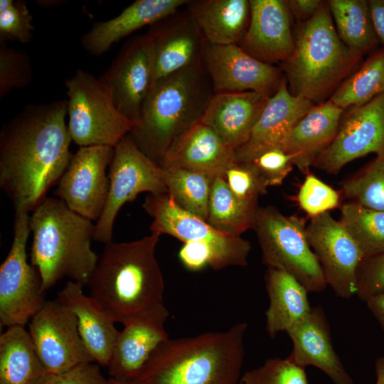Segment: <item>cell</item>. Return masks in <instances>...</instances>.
<instances>
[{
	"label": "cell",
	"instance_id": "1",
	"mask_svg": "<svg viewBox=\"0 0 384 384\" xmlns=\"http://www.w3.org/2000/svg\"><path fill=\"white\" fill-rule=\"evenodd\" d=\"M68 100L29 105L2 126L0 187L15 212H29L58 183L73 154Z\"/></svg>",
	"mask_w": 384,
	"mask_h": 384
},
{
	"label": "cell",
	"instance_id": "2",
	"mask_svg": "<svg viewBox=\"0 0 384 384\" xmlns=\"http://www.w3.org/2000/svg\"><path fill=\"white\" fill-rule=\"evenodd\" d=\"M248 324L167 338L129 384H238Z\"/></svg>",
	"mask_w": 384,
	"mask_h": 384
},
{
	"label": "cell",
	"instance_id": "3",
	"mask_svg": "<svg viewBox=\"0 0 384 384\" xmlns=\"http://www.w3.org/2000/svg\"><path fill=\"white\" fill-rule=\"evenodd\" d=\"M159 237L151 233L105 245L87 285L114 322L124 324L164 304V277L155 254Z\"/></svg>",
	"mask_w": 384,
	"mask_h": 384
},
{
	"label": "cell",
	"instance_id": "4",
	"mask_svg": "<svg viewBox=\"0 0 384 384\" xmlns=\"http://www.w3.org/2000/svg\"><path fill=\"white\" fill-rule=\"evenodd\" d=\"M214 93L202 61L163 78L153 84L129 134L161 167L172 144L201 122Z\"/></svg>",
	"mask_w": 384,
	"mask_h": 384
},
{
	"label": "cell",
	"instance_id": "5",
	"mask_svg": "<svg viewBox=\"0 0 384 384\" xmlns=\"http://www.w3.org/2000/svg\"><path fill=\"white\" fill-rule=\"evenodd\" d=\"M33 233L31 263L45 292L65 277L87 284L98 262L91 247L95 225L57 197L46 196L29 218Z\"/></svg>",
	"mask_w": 384,
	"mask_h": 384
},
{
	"label": "cell",
	"instance_id": "6",
	"mask_svg": "<svg viewBox=\"0 0 384 384\" xmlns=\"http://www.w3.org/2000/svg\"><path fill=\"white\" fill-rule=\"evenodd\" d=\"M336 32L328 4L301 26L294 53L282 63L292 94L323 102L362 57Z\"/></svg>",
	"mask_w": 384,
	"mask_h": 384
},
{
	"label": "cell",
	"instance_id": "7",
	"mask_svg": "<svg viewBox=\"0 0 384 384\" xmlns=\"http://www.w3.org/2000/svg\"><path fill=\"white\" fill-rule=\"evenodd\" d=\"M267 267L284 270L308 292H321L327 283L307 238L306 220L286 216L274 206L258 208L252 227Z\"/></svg>",
	"mask_w": 384,
	"mask_h": 384
},
{
	"label": "cell",
	"instance_id": "8",
	"mask_svg": "<svg viewBox=\"0 0 384 384\" xmlns=\"http://www.w3.org/2000/svg\"><path fill=\"white\" fill-rule=\"evenodd\" d=\"M68 128L72 141L81 146H115L134 124L117 109L107 85L91 73L77 70L66 80Z\"/></svg>",
	"mask_w": 384,
	"mask_h": 384
},
{
	"label": "cell",
	"instance_id": "9",
	"mask_svg": "<svg viewBox=\"0 0 384 384\" xmlns=\"http://www.w3.org/2000/svg\"><path fill=\"white\" fill-rule=\"evenodd\" d=\"M29 218L15 212L12 245L0 267L1 328L25 326L46 302L41 274L27 260Z\"/></svg>",
	"mask_w": 384,
	"mask_h": 384
},
{
	"label": "cell",
	"instance_id": "10",
	"mask_svg": "<svg viewBox=\"0 0 384 384\" xmlns=\"http://www.w3.org/2000/svg\"><path fill=\"white\" fill-rule=\"evenodd\" d=\"M163 174V168L139 149L129 134L122 139L114 147L109 166V194L103 213L95 224L94 240L105 245L112 242L119 210L138 194L168 193Z\"/></svg>",
	"mask_w": 384,
	"mask_h": 384
},
{
	"label": "cell",
	"instance_id": "11",
	"mask_svg": "<svg viewBox=\"0 0 384 384\" xmlns=\"http://www.w3.org/2000/svg\"><path fill=\"white\" fill-rule=\"evenodd\" d=\"M143 208L154 219L150 226L151 233L170 235L184 243L207 245L213 255L212 269L247 265L251 250L248 240L216 230L206 220L177 206L168 193L149 194Z\"/></svg>",
	"mask_w": 384,
	"mask_h": 384
},
{
	"label": "cell",
	"instance_id": "12",
	"mask_svg": "<svg viewBox=\"0 0 384 384\" xmlns=\"http://www.w3.org/2000/svg\"><path fill=\"white\" fill-rule=\"evenodd\" d=\"M28 331L50 375L95 362L81 339L75 316L57 298L46 302L29 321Z\"/></svg>",
	"mask_w": 384,
	"mask_h": 384
},
{
	"label": "cell",
	"instance_id": "13",
	"mask_svg": "<svg viewBox=\"0 0 384 384\" xmlns=\"http://www.w3.org/2000/svg\"><path fill=\"white\" fill-rule=\"evenodd\" d=\"M114 153V148L109 146L80 147L60 177L55 196L75 213L97 221L109 194L106 170Z\"/></svg>",
	"mask_w": 384,
	"mask_h": 384
},
{
	"label": "cell",
	"instance_id": "14",
	"mask_svg": "<svg viewBox=\"0 0 384 384\" xmlns=\"http://www.w3.org/2000/svg\"><path fill=\"white\" fill-rule=\"evenodd\" d=\"M384 153V92L353 108L340 123L332 142L316 158L313 166L336 174L358 158Z\"/></svg>",
	"mask_w": 384,
	"mask_h": 384
},
{
	"label": "cell",
	"instance_id": "15",
	"mask_svg": "<svg viewBox=\"0 0 384 384\" xmlns=\"http://www.w3.org/2000/svg\"><path fill=\"white\" fill-rule=\"evenodd\" d=\"M306 235L327 285L338 297L356 295L358 269L364 257L340 220L330 212L311 218Z\"/></svg>",
	"mask_w": 384,
	"mask_h": 384
},
{
	"label": "cell",
	"instance_id": "16",
	"mask_svg": "<svg viewBox=\"0 0 384 384\" xmlns=\"http://www.w3.org/2000/svg\"><path fill=\"white\" fill-rule=\"evenodd\" d=\"M143 37L150 59L153 84L202 61L206 41L186 9H178L151 24Z\"/></svg>",
	"mask_w": 384,
	"mask_h": 384
},
{
	"label": "cell",
	"instance_id": "17",
	"mask_svg": "<svg viewBox=\"0 0 384 384\" xmlns=\"http://www.w3.org/2000/svg\"><path fill=\"white\" fill-rule=\"evenodd\" d=\"M202 62L215 93L251 91L271 97L284 78L280 69L255 58L238 45L206 42Z\"/></svg>",
	"mask_w": 384,
	"mask_h": 384
},
{
	"label": "cell",
	"instance_id": "18",
	"mask_svg": "<svg viewBox=\"0 0 384 384\" xmlns=\"http://www.w3.org/2000/svg\"><path fill=\"white\" fill-rule=\"evenodd\" d=\"M99 78L108 87L118 111L135 126L153 84L143 36L127 41Z\"/></svg>",
	"mask_w": 384,
	"mask_h": 384
},
{
	"label": "cell",
	"instance_id": "19",
	"mask_svg": "<svg viewBox=\"0 0 384 384\" xmlns=\"http://www.w3.org/2000/svg\"><path fill=\"white\" fill-rule=\"evenodd\" d=\"M169 315L164 304L123 324L107 366L112 378L129 383L137 375L154 350L169 338L164 326Z\"/></svg>",
	"mask_w": 384,
	"mask_h": 384
},
{
	"label": "cell",
	"instance_id": "20",
	"mask_svg": "<svg viewBox=\"0 0 384 384\" xmlns=\"http://www.w3.org/2000/svg\"><path fill=\"white\" fill-rule=\"evenodd\" d=\"M250 6L248 28L239 46L266 63L287 61L293 54L295 46L287 2L250 0Z\"/></svg>",
	"mask_w": 384,
	"mask_h": 384
},
{
	"label": "cell",
	"instance_id": "21",
	"mask_svg": "<svg viewBox=\"0 0 384 384\" xmlns=\"http://www.w3.org/2000/svg\"><path fill=\"white\" fill-rule=\"evenodd\" d=\"M313 105L292 95L284 77L277 92L268 99L248 140L235 150L236 161L249 163L267 150L281 148L289 132Z\"/></svg>",
	"mask_w": 384,
	"mask_h": 384
},
{
	"label": "cell",
	"instance_id": "22",
	"mask_svg": "<svg viewBox=\"0 0 384 384\" xmlns=\"http://www.w3.org/2000/svg\"><path fill=\"white\" fill-rule=\"evenodd\" d=\"M293 344L287 358L305 368L312 366L322 370L334 384H354L334 348L330 326L321 306L310 312L287 332Z\"/></svg>",
	"mask_w": 384,
	"mask_h": 384
},
{
	"label": "cell",
	"instance_id": "23",
	"mask_svg": "<svg viewBox=\"0 0 384 384\" xmlns=\"http://www.w3.org/2000/svg\"><path fill=\"white\" fill-rule=\"evenodd\" d=\"M269 98L251 91L214 93L201 122L235 151L248 140Z\"/></svg>",
	"mask_w": 384,
	"mask_h": 384
},
{
	"label": "cell",
	"instance_id": "24",
	"mask_svg": "<svg viewBox=\"0 0 384 384\" xmlns=\"http://www.w3.org/2000/svg\"><path fill=\"white\" fill-rule=\"evenodd\" d=\"M235 161V151L210 127L200 122L172 144L161 168H184L215 178L223 176Z\"/></svg>",
	"mask_w": 384,
	"mask_h": 384
},
{
	"label": "cell",
	"instance_id": "25",
	"mask_svg": "<svg viewBox=\"0 0 384 384\" xmlns=\"http://www.w3.org/2000/svg\"><path fill=\"white\" fill-rule=\"evenodd\" d=\"M83 286L68 281L58 292L57 299L75 316L80 336L93 361L107 367L119 331L98 303L84 294Z\"/></svg>",
	"mask_w": 384,
	"mask_h": 384
},
{
	"label": "cell",
	"instance_id": "26",
	"mask_svg": "<svg viewBox=\"0 0 384 384\" xmlns=\"http://www.w3.org/2000/svg\"><path fill=\"white\" fill-rule=\"evenodd\" d=\"M343 110L331 100L323 102L313 106L289 132L281 148L300 171L310 172L317 156L332 142Z\"/></svg>",
	"mask_w": 384,
	"mask_h": 384
},
{
	"label": "cell",
	"instance_id": "27",
	"mask_svg": "<svg viewBox=\"0 0 384 384\" xmlns=\"http://www.w3.org/2000/svg\"><path fill=\"white\" fill-rule=\"evenodd\" d=\"M187 0H137L117 16L95 23L81 38L84 49L100 56L135 31L150 26L185 6Z\"/></svg>",
	"mask_w": 384,
	"mask_h": 384
},
{
	"label": "cell",
	"instance_id": "28",
	"mask_svg": "<svg viewBox=\"0 0 384 384\" xmlns=\"http://www.w3.org/2000/svg\"><path fill=\"white\" fill-rule=\"evenodd\" d=\"M185 6L206 43L239 46L242 41L250 22V1L192 0Z\"/></svg>",
	"mask_w": 384,
	"mask_h": 384
},
{
	"label": "cell",
	"instance_id": "29",
	"mask_svg": "<svg viewBox=\"0 0 384 384\" xmlns=\"http://www.w3.org/2000/svg\"><path fill=\"white\" fill-rule=\"evenodd\" d=\"M269 306L265 311L266 331L271 338L287 332L311 311L308 290L288 272L267 267L265 274Z\"/></svg>",
	"mask_w": 384,
	"mask_h": 384
},
{
	"label": "cell",
	"instance_id": "30",
	"mask_svg": "<svg viewBox=\"0 0 384 384\" xmlns=\"http://www.w3.org/2000/svg\"><path fill=\"white\" fill-rule=\"evenodd\" d=\"M50 375L25 326H10L1 334L0 384H43Z\"/></svg>",
	"mask_w": 384,
	"mask_h": 384
},
{
	"label": "cell",
	"instance_id": "31",
	"mask_svg": "<svg viewBox=\"0 0 384 384\" xmlns=\"http://www.w3.org/2000/svg\"><path fill=\"white\" fill-rule=\"evenodd\" d=\"M257 203L242 201L228 188L223 176L213 180L206 221L216 230L232 236L252 227L258 209Z\"/></svg>",
	"mask_w": 384,
	"mask_h": 384
},
{
	"label": "cell",
	"instance_id": "32",
	"mask_svg": "<svg viewBox=\"0 0 384 384\" xmlns=\"http://www.w3.org/2000/svg\"><path fill=\"white\" fill-rule=\"evenodd\" d=\"M340 39L362 55L373 49L379 41L366 0H330L327 1Z\"/></svg>",
	"mask_w": 384,
	"mask_h": 384
},
{
	"label": "cell",
	"instance_id": "33",
	"mask_svg": "<svg viewBox=\"0 0 384 384\" xmlns=\"http://www.w3.org/2000/svg\"><path fill=\"white\" fill-rule=\"evenodd\" d=\"M163 169L171 200L181 209L206 220L214 178L184 168L171 166Z\"/></svg>",
	"mask_w": 384,
	"mask_h": 384
},
{
	"label": "cell",
	"instance_id": "34",
	"mask_svg": "<svg viewBox=\"0 0 384 384\" xmlns=\"http://www.w3.org/2000/svg\"><path fill=\"white\" fill-rule=\"evenodd\" d=\"M340 222L358 245L364 258L384 253V211L349 201L340 207Z\"/></svg>",
	"mask_w": 384,
	"mask_h": 384
},
{
	"label": "cell",
	"instance_id": "35",
	"mask_svg": "<svg viewBox=\"0 0 384 384\" xmlns=\"http://www.w3.org/2000/svg\"><path fill=\"white\" fill-rule=\"evenodd\" d=\"M384 92V48L371 55L361 68L337 89L330 100L344 110L364 104Z\"/></svg>",
	"mask_w": 384,
	"mask_h": 384
},
{
	"label": "cell",
	"instance_id": "36",
	"mask_svg": "<svg viewBox=\"0 0 384 384\" xmlns=\"http://www.w3.org/2000/svg\"><path fill=\"white\" fill-rule=\"evenodd\" d=\"M342 193L365 207L384 211V153L342 183Z\"/></svg>",
	"mask_w": 384,
	"mask_h": 384
},
{
	"label": "cell",
	"instance_id": "37",
	"mask_svg": "<svg viewBox=\"0 0 384 384\" xmlns=\"http://www.w3.org/2000/svg\"><path fill=\"white\" fill-rule=\"evenodd\" d=\"M304 369L287 357L270 358L243 373L238 384H308Z\"/></svg>",
	"mask_w": 384,
	"mask_h": 384
},
{
	"label": "cell",
	"instance_id": "38",
	"mask_svg": "<svg viewBox=\"0 0 384 384\" xmlns=\"http://www.w3.org/2000/svg\"><path fill=\"white\" fill-rule=\"evenodd\" d=\"M33 79L31 60L24 50L0 47V98L14 89L28 86Z\"/></svg>",
	"mask_w": 384,
	"mask_h": 384
},
{
	"label": "cell",
	"instance_id": "39",
	"mask_svg": "<svg viewBox=\"0 0 384 384\" xmlns=\"http://www.w3.org/2000/svg\"><path fill=\"white\" fill-rule=\"evenodd\" d=\"M341 193L315 175L306 174L297 195V201L311 218L341 207Z\"/></svg>",
	"mask_w": 384,
	"mask_h": 384
},
{
	"label": "cell",
	"instance_id": "40",
	"mask_svg": "<svg viewBox=\"0 0 384 384\" xmlns=\"http://www.w3.org/2000/svg\"><path fill=\"white\" fill-rule=\"evenodd\" d=\"M33 17L21 0H0V39L28 43L34 31Z\"/></svg>",
	"mask_w": 384,
	"mask_h": 384
},
{
	"label": "cell",
	"instance_id": "41",
	"mask_svg": "<svg viewBox=\"0 0 384 384\" xmlns=\"http://www.w3.org/2000/svg\"><path fill=\"white\" fill-rule=\"evenodd\" d=\"M223 178L235 196L250 203H257L259 196L268 188L251 163L235 161L226 169Z\"/></svg>",
	"mask_w": 384,
	"mask_h": 384
},
{
	"label": "cell",
	"instance_id": "42",
	"mask_svg": "<svg viewBox=\"0 0 384 384\" xmlns=\"http://www.w3.org/2000/svg\"><path fill=\"white\" fill-rule=\"evenodd\" d=\"M249 163L267 187L281 186L294 166L292 156L279 147L262 152Z\"/></svg>",
	"mask_w": 384,
	"mask_h": 384
},
{
	"label": "cell",
	"instance_id": "43",
	"mask_svg": "<svg viewBox=\"0 0 384 384\" xmlns=\"http://www.w3.org/2000/svg\"><path fill=\"white\" fill-rule=\"evenodd\" d=\"M384 291V253L364 258L357 272L356 296L366 302Z\"/></svg>",
	"mask_w": 384,
	"mask_h": 384
},
{
	"label": "cell",
	"instance_id": "44",
	"mask_svg": "<svg viewBox=\"0 0 384 384\" xmlns=\"http://www.w3.org/2000/svg\"><path fill=\"white\" fill-rule=\"evenodd\" d=\"M43 384H108L95 362L79 365L61 373L50 375Z\"/></svg>",
	"mask_w": 384,
	"mask_h": 384
},
{
	"label": "cell",
	"instance_id": "45",
	"mask_svg": "<svg viewBox=\"0 0 384 384\" xmlns=\"http://www.w3.org/2000/svg\"><path fill=\"white\" fill-rule=\"evenodd\" d=\"M178 257L182 264L191 271H198L206 266L211 267L213 255L210 248L200 242H185Z\"/></svg>",
	"mask_w": 384,
	"mask_h": 384
},
{
	"label": "cell",
	"instance_id": "46",
	"mask_svg": "<svg viewBox=\"0 0 384 384\" xmlns=\"http://www.w3.org/2000/svg\"><path fill=\"white\" fill-rule=\"evenodd\" d=\"M286 2L289 9L298 18L306 20L316 13L322 3L317 0H294Z\"/></svg>",
	"mask_w": 384,
	"mask_h": 384
},
{
	"label": "cell",
	"instance_id": "47",
	"mask_svg": "<svg viewBox=\"0 0 384 384\" xmlns=\"http://www.w3.org/2000/svg\"><path fill=\"white\" fill-rule=\"evenodd\" d=\"M368 3L377 37L384 46V0H370Z\"/></svg>",
	"mask_w": 384,
	"mask_h": 384
},
{
	"label": "cell",
	"instance_id": "48",
	"mask_svg": "<svg viewBox=\"0 0 384 384\" xmlns=\"http://www.w3.org/2000/svg\"><path fill=\"white\" fill-rule=\"evenodd\" d=\"M366 302L384 333V291L370 297Z\"/></svg>",
	"mask_w": 384,
	"mask_h": 384
},
{
	"label": "cell",
	"instance_id": "49",
	"mask_svg": "<svg viewBox=\"0 0 384 384\" xmlns=\"http://www.w3.org/2000/svg\"><path fill=\"white\" fill-rule=\"evenodd\" d=\"M375 384H384V356L379 357L375 363Z\"/></svg>",
	"mask_w": 384,
	"mask_h": 384
},
{
	"label": "cell",
	"instance_id": "50",
	"mask_svg": "<svg viewBox=\"0 0 384 384\" xmlns=\"http://www.w3.org/2000/svg\"><path fill=\"white\" fill-rule=\"evenodd\" d=\"M108 384H129L127 383H125V382H122V381H119V380H117L114 378H109L108 379Z\"/></svg>",
	"mask_w": 384,
	"mask_h": 384
}]
</instances>
